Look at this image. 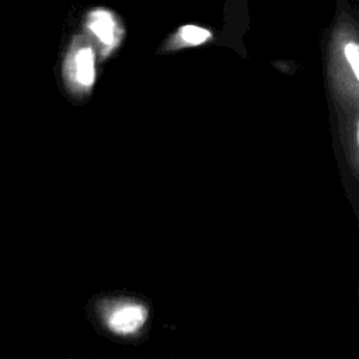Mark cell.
<instances>
[{"instance_id":"obj_1","label":"cell","mask_w":359,"mask_h":359,"mask_svg":"<svg viewBox=\"0 0 359 359\" xmlns=\"http://www.w3.org/2000/svg\"><path fill=\"white\" fill-rule=\"evenodd\" d=\"M86 311L95 331L118 344H140L151 328L153 306L139 293L123 290L97 293L90 297Z\"/></svg>"},{"instance_id":"obj_2","label":"cell","mask_w":359,"mask_h":359,"mask_svg":"<svg viewBox=\"0 0 359 359\" xmlns=\"http://www.w3.org/2000/svg\"><path fill=\"white\" fill-rule=\"evenodd\" d=\"M74 76H76V80L84 87H90L94 83L95 67H94V53L91 48H81L76 52Z\"/></svg>"},{"instance_id":"obj_3","label":"cell","mask_w":359,"mask_h":359,"mask_svg":"<svg viewBox=\"0 0 359 359\" xmlns=\"http://www.w3.org/2000/svg\"><path fill=\"white\" fill-rule=\"evenodd\" d=\"M90 28L104 43H111L112 42V39H114V20L107 11L98 10L95 13H93L91 18H90Z\"/></svg>"},{"instance_id":"obj_4","label":"cell","mask_w":359,"mask_h":359,"mask_svg":"<svg viewBox=\"0 0 359 359\" xmlns=\"http://www.w3.org/2000/svg\"><path fill=\"white\" fill-rule=\"evenodd\" d=\"M180 34H181V38L187 43H191V45H199V43L205 42L210 36L208 29L199 28V27H195V25H185V27H182L180 29Z\"/></svg>"},{"instance_id":"obj_5","label":"cell","mask_w":359,"mask_h":359,"mask_svg":"<svg viewBox=\"0 0 359 359\" xmlns=\"http://www.w3.org/2000/svg\"><path fill=\"white\" fill-rule=\"evenodd\" d=\"M345 57L348 60V63L351 65V69L355 74L356 79H359V49H358V45L351 42L348 45H345Z\"/></svg>"},{"instance_id":"obj_6","label":"cell","mask_w":359,"mask_h":359,"mask_svg":"<svg viewBox=\"0 0 359 359\" xmlns=\"http://www.w3.org/2000/svg\"><path fill=\"white\" fill-rule=\"evenodd\" d=\"M164 359H165V358H164Z\"/></svg>"}]
</instances>
